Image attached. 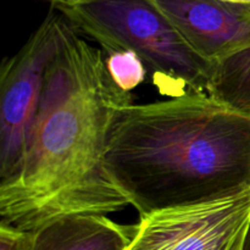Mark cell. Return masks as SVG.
Here are the masks:
<instances>
[{
    "label": "cell",
    "instance_id": "6da1fadb",
    "mask_svg": "<svg viewBox=\"0 0 250 250\" xmlns=\"http://www.w3.org/2000/svg\"><path fill=\"white\" fill-rule=\"evenodd\" d=\"M132 104L110 76L102 50L65 17L23 161L0 185V224L34 232L72 215L128 207L105 168L112 126Z\"/></svg>",
    "mask_w": 250,
    "mask_h": 250
},
{
    "label": "cell",
    "instance_id": "7a4b0ae2",
    "mask_svg": "<svg viewBox=\"0 0 250 250\" xmlns=\"http://www.w3.org/2000/svg\"><path fill=\"white\" fill-rule=\"evenodd\" d=\"M139 216L250 190V116L200 93L119 111L104 158Z\"/></svg>",
    "mask_w": 250,
    "mask_h": 250
},
{
    "label": "cell",
    "instance_id": "3957f363",
    "mask_svg": "<svg viewBox=\"0 0 250 250\" xmlns=\"http://www.w3.org/2000/svg\"><path fill=\"white\" fill-rule=\"evenodd\" d=\"M109 51L136 53L161 92L208 94L215 63L198 55L151 0H61L51 5Z\"/></svg>",
    "mask_w": 250,
    "mask_h": 250
},
{
    "label": "cell",
    "instance_id": "277c9868",
    "mask_svg": "<svg viewBox=\"0 0 250 250\" xmlns=\"http://www.w3.org/2000/svg\"><path fill=\"white\" fill-rule=\"evenodd\" d=\"M65 16L51 6L38 28L0 73V185L19 171L43 94L46 70L58 49Z\"/></svg>",
    "mask_w": 250,
    "mask_h": 250
},
{
    "label": "cell",
    "instance_id": "5b68a950",
    "mask_svg": "<svg viewBox=\"0 0 250 250\" xmlns=\"http://www.w3.org/2000/svg\"><path fill=\"white\" fill-rule=\"evenodd\" d=\"M250 222V190L141 217L126 250H232Z\"/></svg>",
    "mask_w": 250,
    "mask_h": 250
},
{
    "label": "cell",
    "instance_id": "8992f818",
    "mask_svg": "<svg viewBox=\"0 0 250 250\" xmlns=\"http://www.w3.org/2000/svg\"><path fill=\"white\" fill-rule=\"evenodd\" d=\"M190 48L219 62L250 48V6L222 0H151Z\"/></svg>",
    "mask_w": 250,
    "mask_h": 250
},
{
    "label": "cell",
    "instance_id": "52a82bcc",
    "mask_svg": "<svg viewBox=\"0 0 250 250\" xmlns=\"http://www.w3.org/2000/svg\"><path fill=\"white\" fill-rule=\"evenodd\" d=\"M138 224L124 225L106 215H72L33 232L29 250H126Z\"/></svg>",
    "mask_w": 250,
    "mask_h": 250
},
{
    "label": "cell",
    "instance_id": "ba28073f",
    "mask_svg": "<svg viewBox=\"0 0 250 250\" xmlns=\"http://www.w3.org/2000/svg\"><path fill=\"white\" fill-rule=\"evenodd\" d=\"M208 95L250 116V48L215 62Z\"/></svg>",
    "mask_w": 250,
    "mask_h": 250
},
{
    "label": "cell",
    "instance_id": "9c48e42d",
    "mask_svg": "<svg viewBox=\"0 0 250 250\" xmlns=\"http://www.w3.org/2000/svg\"><path fill=\"white\" fill-rule=\"evenodd\" d=\"M105 61L114 82L125 92L131 93L132 89L138 87L146 80V65L133 51H109L105 56Z\"/></svg>",
    "mask_w": 250,
    "mask_h": 250
},
{
    "label": "cell",
    "instance_id": "30bf717a",
    "mask_svg": "<svg viewBox=\"0 0 250 250\" xmlns=\"http://www.w3.org/2000/svg\"><path fill=\"white\" fill-rule=\"evenodd\" d=\"M33 232L17 229L0 224V250H29Z\"/></svg>",
    "mask_w": 250,
    "mask_h": 250
},
{
    "label": "cell",
    "instance_id": "8fae6325",
    "mask_svg": "<svg viewBox=\"0 0 250 250\" xmlns=\"http://www.w3.org/2000/svg\"><path fill=\"white\" fill-rule=\"evenodd\" d=\"M241 250H250V222L246 229V233H244L243 243H242V249Z\"/></svg>",
    "mask_w": 250,
    "mask_h": 250
},
{
    "label": "cell",
    "instance_id": "7c38bea8",
    "mask_svg": "<svg viewBox=\"0 0 250 250\" xmlns=\"http://www.w3.org/2000/svg\"><path fill=\"white\" fill-rule=\"evenodd\" d=\"M222 1L233 2V4H241V5H248V6H250V0H222Z\"/></svg>",
    "mask_w": 250,
    "mask_h": 250
},
{
    "label": "cell",
    "instance_id": "4fadbf2b",
    "mask_svg": "<svg viewBox=\"0 0 250 250\" xmlns=\"http://www.w3.org/2000/svg\"><path fill=\"white\" fill-rule=\"evenodd\" d=\"M244 233H246V232H244ZM244 233L242 234V237H241V238H239L238 241H237V243L234 244V246H233V248H232V250H241V249H242V243H243Z\"/></svg>",
    "mask_w": 250,
    "mask_h": 250
},
{
    "label": "cell",
    "instance_id": "5bb4252c",
    "mask_svg": "<svg viewBox=\"0 0 250 250\" xmlns=\"http://www.w3.org/2000/svg\"><path fill=\"white\" fill-rule=\"evenodd\" d=\"M46 1H49V2H50L51 5H54V4H56V2L61 1V0H46Z\"/></svg>",
    "mask_w": 250,
    "mask_h": 250
}]
</instances>
